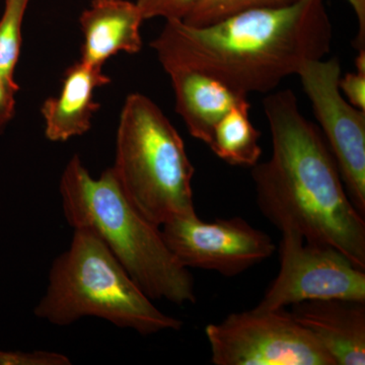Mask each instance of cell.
<instances>
[{
  "label": "cell",
  "instance_id": "obj_15",
  "mask_svg": "<svg viewBox=\"0 0 365 365\" xmlns=\"http://www.w3.org/2000/svg\"><path fill=\"white\" fill-rule=\"evenodd\" d=\"M31 0H4L0 18V81L11 90L20 91L14 81V71L20 59L21 29Z\"/></svg>",
  "mask_w": 365,
  "mask_h": 365
},
{
  "label": "cell",
  "instance_id": "obj_22",
  "mask_svg": "<svg viewBox=\"0 0 365 365\" xmlns=\"http://www.w3.org/2000/svg\"><path fill=\"white\" fill-rule=\"evenodd\" d=\"M357 54L356 59H355V66L356 71L360 72H365V50H360Z\"/></svg>",
  "mask_w": 365,
  "mask_h": 365
},
{
  "label": "cell",
  "instance_id": "obj_7",
  "mask_svg": "<svg viewBox=\"0 0 365 365\" xmlns=\"http://www.w3.org/2000/svg\"><path fill=\"white\" fill-rule=\"evenodd\" d=\"M279 272L258 309H287L317 299L365 302V270L339 250L307 241L292 230L281 232Z\"/></svg>",
  "mask_w": 365,
  "mask_h": 365
},
{
  "label": "cell",
  "instance_id": "obj_12",
  "mask_svg": "<svg viewBox=\"0 0 365 365\" xmlns=\"http://www.w3.org/2000/svg\"><path fill=\"white\" fill-rule=\"evenodd\" d=\"M109 83L111 78L103 72V67L81 60L69 66L59 95L48 98L41 107L48 140L66 143L90 130L93 115L101 108L95 101V91Z\"/></svg>",
  "mask_w": 365,
  "mask_h": 365
},
{
  "label": "cell",
  "instance_id": "obj_2",
  "mask_svg": "<svg viewBox=\"0 0 365 365\" xmlns=\"http://www.w3.org/2000/svg\"><path fill=\"white\" fill-rule=\"evenodd\" d=\"M263 110L272 153L252 168L262 215L280 232L339 250L365 270L364 216L350 200L318 127L302 115L289 88L267 93Z\"/></svg>",
  "mask_w": 365,
  "mask_h": 365
},
{
  "label": "cell",
  "instance_id": "obj_8",
  "mask_svg": "<svg viewBox=\"0 0 365 365\" xmlns=\"http://www.w3.org/2000/svg\"><path fill=\"white\" fill-rule=\"evenodd\" d=\"M297 76L337 163L346 192L364 216L365 112L343 97L337 57L312 60L302 66Z\"/></svg>",
  "mask_w": 365,
  "mask_h": 365
},
{
  "label": "cell",
  "instance_id": "obj_13",
  "mask_svg": "<svg viewBox=\"0 0 365 365\" xmlns=\"http://www.w3.org/2000/svg\"><path fill=\"white\" fill-rule=\"evenodd\" d=\"M169 74L176 98V112L190 135L209 145L216 125L237 105L249 100L241 97L215 78L191 71L174 68Z\"/></svg>",
  "mask_w": 365,
  "mask_h": 365
},
{
  "label": "cell",
  "instance_id": "obj_6",
  "mask_svg": "<svg viewBox=\"0 0 365 365\" xmlns=\"http://www.w3.org/2000/svg\"><path fill=\"white\" fill-rule=\"evenodd\" d=\"M205 335L215 365H334L287 309L232 313L206 326Z\"/></svg>",
  "mask_w": 365,
  "mask_h": 365
},
{
  "label": "cell",
  "instance_id": "obj_4",
  "mask_svg": "<svg viewBox=\"0 0 365 365\" xmlns=\"http://www.w3.org/2000/svg\"><path fill=\"white\" fill-rule=\"evenodd\" d=\"M73 230L71 246L53 261L37 318L66 327L96 317L144 336L181 330V319L153 304L96 232Z\"/></svg>",
  "mask_w": 365,
  "mask_h": 365
},
{
  "label": "cell",
  "instance_id": "obj_16",
  "mask_svg": "<svg viewBox=\"0 0 365 365\" xmlns=\"http://www.w3.org/2000/svg\"><path fill=\"white\" fill-rule=\"evenodd\" d=\"M299 0H202L182 21L192 26H206L242 11L287 6Z\"/></svg>",
  "mask_w": 365,
  "mask_h": 365
},
{
  "label": "cell",
  "instance_id": "obj_17",
  "mask_svg": "<svg viewBox=\"0 0 365 365\" xmlns=\"http://www.w3.org/2000/svg\"><path fill=\"white\" fill-rule=\"evenodd\" d=\"M202 0H136L144 21L163 18L182 21Z\"/></svg>",
  "mask_w": 365,
  "mask_h": 365
},
{
  "label": "cell",
  "instance_id": "obj_1",
  "mask_svg": "<svg viewBox=\"0 0 365 365\" xmlns=\"http://www.w3.org/2000/svg\"><path fill=\"white\" fill-rule=\"evenodd\" d=\"M333 26L324 0L242 11L206 26L165 21L150 43L165 71L191 69L241 97L270 93L312 60L331 51Z\"/></svg>",
  "mask_w": 365,
  "mask_h": 365
},
{
  "label": "cell",
  "instance_id": "obj_5",
  "mask_svg": "<svg viewBox=\"0 0 365 365\" xmlns=\"http://www.w3.org/2000/svg\"><path fill=\"white\" fill-rule=\"evenodd\" d=\"M112 170L133 207L155 227L197 216L192 188L195 170L184 140L143 93H130L125 100Z\"/></svg>",
  "mask_w": 365,
  "mask_h": 365
},
{
  "label": "cell",
  "instance_id": "obj_11",
  "mask_svg": "<svg viewBox=\"0 0 365 365\" xmlns=\"http://www.w3.org/2000/svg\"><path fill=\"white\" fill-rule=\"evenodd\" d=\"M144 19L136 2L93 0L79 16L83 33L81 61L103 67L120 52L136 54L143 49L140 28Z\"/></svg>",
  "mask_w": 365,
  "mask_h": 365
},
{
  "label": "cell",
  "instance_id": "obj_10",
  "mask_svg": "<svg viewBox=\"0 0 365 365\" xmlns=\"http://www.w3.org/2000/svg\"><path fill=\"white\" fill-rule=\"evenodd\" d=\"M290 307L295 321L316 338L334 365L365 364V302L306 300Z\"/></svg>",
  "mask_w": 365,
  "mask_h": 365
},
{
  "label": "cell",
  "instance_id": "obj_14",
  "mask_svg": "<svg viewBox=\"0 0 365 365\" xmlns=\"http://www.w3.org/2000/svg\"><path fill=\"white\" fill-rule=\"evenodd\" d=\"M249 100L237 105L216 125L209 148L230 165L253 168L260 160L261 132L250 119Z\"/></svg>",
  "mask_w": 365,
  "mask_h": 365
},
{
  "label": "cell",
  "instance_id": "obj_21",
  "mask_svg": "<svg viewBox=\"0 0 365 365\" xmlns=\"http://www.w3.org/2000/svg\"><path fill=\"white\" fill-rule=\"evenodd\" d=\"M356 16L359 32L353 41V47L360 51L365 50V0H347Z\"/></svg>",
  "mask_w": 365,
  "mask_h": 365
},
{
  "label": "cell",
  "instance_id": "obj_19",
  "mask_svg": "<svg viewBox=\"0 0 365 365\" xmlns=\"http://www.w3.org/2000/svg\"><path fill=\"white\" fill-rule=\"evenodd\" d=\"M343 97L357 109L365 112V72H349L339 79Z\"/></svg>",
  "mask_w": 365,
  "mask_h": 365
},
{
  "label": "cell",
  "instance_id": "obj_18",
  "mask_svg": "<svg viewBox=\"0 0 365 365\" xmlns=\"http://www.w3.org/2000/svg\"><path fill=\"white\" fill-rule=\"evenodd\" d=\"M71 360L58 352L0 350V365H71Z\"/></svg>",
  "mask_w": 365,
  "mask_h": 365
},
{
  "label": "cell",
  "instance_id": "obj_3",
  "mask_svg": "<svg viewBox=\"0 0 365 365\" xmlns=\"http://www.w3.org/2000/svg\"><path fill=\"white\" fill-rule=\"evenodd\" d=\"M66 222L90 228L151 300L195 304V282L168 248L160 228L143 217L125 196L112 168L91 177L78 155L60 179Z\"/></svg>",
  "mask_w": 365,
  "mask_h": 365
},
{
  "label": "cell",
  "instance_id": "obj_9",
  "mask_svg": "<svg viewBox=\"0 0 365 365\" xmlns=\"http://www.w3.org/2000/svg\"><path fill=\"white\" fill-rule=\"evenodd\" d=\"M163 241L185 268L234 277L267 260L276 245L242 217L206 222L197 216L173 218L160 227Z\"/></svg>",
  "mask_w": 365,
  "mask_h": 365
},
{
  "label": "cell",
  "instance_id": "obj_20",
  "mask_svg": "<svg viewBox=\"0 0 365 365\" xmlns=\"http://www.w3.org/2000/svg\"><path fill=\"white\" fill-rule=\"evenodd\" d=\"M16 91L0 81V134L4 133L16 114Z\"/></svg>",
  "mask_w": 365,
  "mask_h": 365
}]
</instances>
